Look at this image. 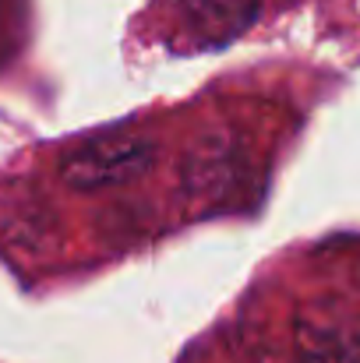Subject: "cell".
Segmentation results:
<instances>
[{"label":"cell","instance_id":"cell-3","mask_svg":"<svg viewBox=\"0 0 360 363\" xmlns=\"http://www.w3.org/2000/svg\"><path fill=\"white\" fill-rule=\"evenodd\" d=\"M177 7L195 39L212 46L230 43L258 14V0H177Z\"/></svg>","mask_w":360,"mask_h":363},{"label":"cell","instance_id":"cell-4","mask_svg":"<svg viewBox=\"0 0 360 363\" xmlns=\"http://www.w3.org/2000/svg\"><path fill=\"white\" fill-rule=\"evenodd\" d=\"M230 169H234V155L227 145H209V148H198L191 159H187V187L191 194H219L230 180Z\"/></svg>","mask_w":360,"mask_h":363},{"label":"cell","instance_id":"cell-2","mask_svg":"<svg viewBox=\"0 0 360 363\" xmlns=\"http://www.w3.org/2000/svg\"><path fill=\"white\" fill-rule=\"evenodd\" d=\"M297 363H360V321L339 303H307L293 321Z\"/></svg>","mask_w":360,"mask_h":363},{"label":"cell","instance_id":"cell-1","mask_svg":"<svg viewBox=\"0 0 360 363\" xmlns=\"http://www.w3.org/2000/svg\"><path fill=\"white\" fill-rule=\"evenodd\" d=\"M156 162V141L145 134H103L60 159V184L71 191H114L141 180Z\"/></svg>","mask_w":360,"mask_h":363}]
</instances>
